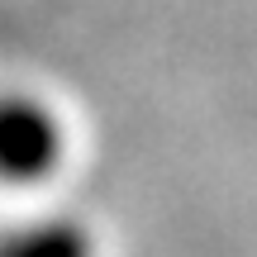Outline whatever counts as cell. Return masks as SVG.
Wrapping results in <instances>:
<instances>
[{
  "mask_svg": "<svg viewBox=\"0 0 257 257\" xmlns=\"http://www.w3.org/2000/svg\"><path fill=\"white\" fill-rule=\"evenodd\" d=\"M0 257H95V238L72 214H38L0 229Z\"/></svg>",
  "mask_w": 257,
  "mask_h": 257,
  "instance_id": "obj_2",
  "label": "cell"
},
{
  "mask_svg": "<svg viewBox=\"0 0 257 257\" xmlns=\"http://www.w3.org/2000/svg\"><path fill=\"white\" fill-rule=\"evenodd\" d=\"M67 157V124L34 91H0V186H38Z\"/></svg>",
  "mask_w": 257,
  "mask_h": 257,
  "instance_id": "obj_1",
  "label": "cell"
}]
</instances>
